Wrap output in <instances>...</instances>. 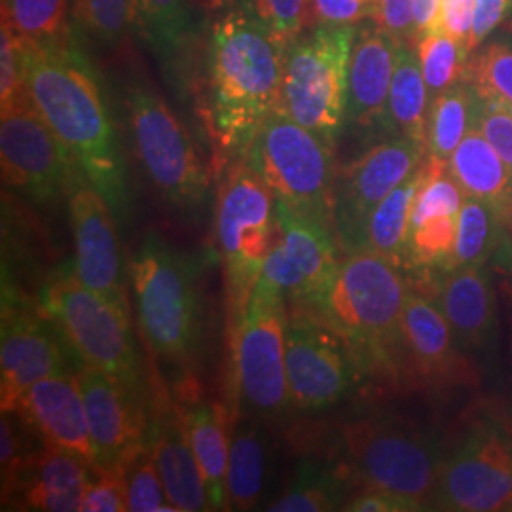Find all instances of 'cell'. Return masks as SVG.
<instances>
[{"instance_id":"cell-1","label":"cell","mask_w":512,"mask_h":512,"mask_svg":"<svg viewBox=\"0 0 512 512\" xmlns=\"http://www.w3.org/2000/svg\"><path fill=\"white\" fill-rule=\"evenodd\" d=\"M25 86L57 139L109 202L116 219H126V162L90 61L67 38L50 44L25 40Z\"/></svg>"},{"instance_id":"cell-2","label":"cell","mask_w":512,"mask_h":512,"mask_svg":"<svg viewBox=\"0 0 512 512\" xmlns=\"http://www.w3.org/2000/svg\"><path fill=\"white\" fill-rule=\"evenodd\" d=\"M285 48L241 4L215 19L207 52V124L226 162L245 158L281 109Z\"/></svg>"},{"instance_id":"cell-3","label":"cell","mask_w":512,"mask_h":512,"mask_svg":"<svg viewBox=\"0 0 512 512\" xmlns=\"http://www.w3.org/2000/svg\"><path fill=\"white\" fill-rule=\"evenodd\" d=\"M128 274L148 349L190 374L203 338L200 274L194 258L148 234L131 255Z\"/></svg>"},{"instance_id":"cell-4","label":"cell","mask_w":512,"mask_h":512,"mask_svg":"<svg viewBox=\"0 0 512 512\" xmlns=\"http://www.w3.org/2000/svg\"><path fill=\"white\" fill-rule=\"evenodd\" d=\"M406 296L399 266L370 249H359L340 262L327 293L304 310L336 330L357 359L387 363L403 344Z\"/></svg>"},{"instance_id":"cell-5","label":"cell","mask_w":512,"mask_h":512,"mask_svg":"<svg viewBox=\"0 0 512 512\" xmlns=\"http://www.w3.org/2000/svg\"><path fill=\"white\" fill-rule=\"evenodd\" d=\"M38 306L61 330L84 365L105 372L141 397H150V376L137 351L129 311L84 285L73 260L46 279Z\"/></svg>"},{"instance_id":"cell-6","label":"cell","mask_w":512,"mask_h":512,"mask_svg":"<svg viewBox=\"0 0 512 512\" xmlns=\"http://www.w3.org/2000/svg\"><path fill=\"white\" fill-rule=\"evenodd\" d=\"M230 336L239 327L279 236L272 190L243 158L230 162L215 205Z\"/></svg>"},{"instance_id":"cell-7","label":"cell","mask_w":512,"mask_h":512,"mask_svg":"<svg viewBox=\"0 0 512 512\" xmlns=\"http://www.w3.org/2000/svg\"><path fill=\"white\" fill-rule=\"evenodd\" d=\"M126 109L133 150L150 184L184 217H200L211 198V175L188 129L143 80L129 84Z\"/></svg>"},{"instance_id":"cell-8","label":"cell","mask_w":512,"mask_h":512,"mask_svg":"<svg viewBox=\"0 0 512 512\" xmlns=\"http://www.w3.org/2000/svg\"><path fill=\"white\" fill-rule=\"evenodd\" d=\"M355 25L315 23L285 52L281 109L330 145L348 118Z\"/></svg>"},{"instance_id":"cell-9","label":"cell","mask_w":512,"mask_h":512,"mask_svg":"<svg viewBox=\"0 0 512 512\" xmlns=\"http://www.w3.org/2000/svg\"><path fill=\"white\" fill-rule=\"evenodd\" d=\"M334 145L298 124L283 109L256 133L245 162L272 190L275 202L308 219L332 224Z\"/></svg>"},{"instance_id":"cell-10","label":"cell","mask_w":512,"mask_h":512,"mask_svg":"<svg viewBox=\"0 0 512 512\" xmlns=\"http://www.w3.org/2000/svg\"><path fill=\"white\" fill-rule=\"evenodd\" d=\"M342 448L349 471L365 488L429 509L444 461L433 440L391 421L359 420L344 425Z\"/></svg>"},{"instance_id":"cell-11","label":"cell","mask_w":512,"mask_h":512,"mask_svg":"<svg viewBox=\"0 0 512 512\" xmlns=\"http://www.w3.org/2000/svg\"><path fill=\"white\" fill-rule=\"evenodd\" d=\"M287 317L283 293L258 279L232 336L239 403L260 418H281L293 403L287 380Z\"/></svg>"},{"instance_id":"cell-12","label":"cell","mask_w":512,"mask_h":512,"mask_svg":"<svg viewBox=\"0 0 512 512\" xmlns=\"http://www.w3.org/2000/svg\"><path fill=\"white\" fill-rule=\"evenodd\" d=\"M84 365L54 321L4 275L0 310V408L10 412L23 391Z\"/></svg>"},{"instance_id":"cell-13","label":"cell","mask_w":512,"mask_h":512,"mask_svg":"<svg viewBox=\"0 0 512 512\" xmlns=\"http://www.w3.org/2000/svg\"><path fill=\"white\" fill-rule=\"evenodd\" d=\"M0 165L4 184L42 205L67 198L82 173L27 90L0 105Z\"/></svg>"},{"instance_id":"cell-14","label":"cell","mask_w":512,"mask_h":512,"mask_svg":"<svg viewBox=\"0 0 512 512\" xmlns=\"http://www.w3.org/2000/svg\"><path fill=\"white\" fill-rule=\"evenodd\" d=\"M357 376L359 359L336 330L304 308L289 310L287 380L294 408L317 412L340 403Z\"/></svg>"},{"instance_id":"cell-15","label":"cell","mask_w":512,"mask_h":512,"mask_svg":"<svg viewBox=\"0 0 512 512\" xmlns=\"http://www.w3.org/2000/svg\"><path fill=\"white\" fill-rule=\"evenodd\" d=\"M427 156V148L391 137L368 148L334 179L332 224L344 253L365 249L366 224L378 203L403 184Z\"/></svg>"},{"instance_id":"cell-16","label":"cell","mask_w":512,"mask_h":512,"mask_svg":"<svg viewBox=\"0 0 512 512\" xmlns=\"http://www.w3.org/2000/svg\"><path fill=\"white\" fill-rule=\"evenodd\" d=\"M277 203L279 236L260 279L277 287L289 308H311L340 268L334 230Z\"/></svg>"},{"instance_id":"cell-17","label":"cell","mask_w":512,"mask_h":512,"mask_svg":"<svg viewBox=\"0 0 512 512\" xmlns=\"http://www.w3.org/2000/svg\"><path fill=\"white\" fill-rule=\"evenodd\" d=\"M429 509L494 512L512 509V440L476 431L442 461Z\"/></svg>"},{"instance_id":"cell-18","label":"cell","mask_w":512,"mask_h":512,"mask_svg":"<svg viewBox=\"0 0 512 512\" xmlns=\"http://www.w3.org/2000/svg\"><path fill=\"white\" fill-rule=\"evenodd\" d=\"M67 203L78 279L129 311L124 260L112 207L84 173L74 177Z\"/></svg>"},{"instance_id":"cell-19","label":"cell","mask_w":512,"mask_h":512,"mask_svg":"<svg viewBox=\"0 0 512 512\" xmlns=\"http://www.w3.org/2000/svg\"><path fill=\"white\" fill-rule=\"evenodd\" d=\"M76 376L90 423L95 473L120 469L147 444L150 397L137 395L92 366H80Z\"/></svg>"},{"instance_id":"cell-20","label":"cell","mask_w":512,"mask_h":512,"mask_svg":"<svg viewBox=\"0 0 512 512\" xmlns=\"http://www.w3.org/2000/svg\"><path fill=\"white\" fill-rule=\"evenodd\" d=\"M147 444L164 482L165 494L177 512L209 511L202 469L188 439L177 399L152 372L148 401Z\"/></svg>"},{"instance_id":"cell-21","label":"cell","mask_w":512,"mask_h":512,"mask_svg":"<svg viewBox=\"0 0 512 512\" xmlns=\"http://www.w3.org/2000/svg\"><path fill=\"white\" fill-rule=\"evenodd\" d=\"M8 414H14L31 429L44 446L71 452L95 471L90 423L76 372L50 376L31 385Z\"/></svg>"},{"instance_id":"cell-22","label":"cell","mask_w":512,"mask_h":512,"mask_svg":"<svg viewBox=\"0 0 512 512\" xmlns=\"http://www.w3.org/2000/svg\"><path fill=\"white\" fill-rule=\"evenodd\" d=\"M93 473L92 465L71 452L42 446L2 480V503L23 511H80Z\"/></svg>"},{"instance_id":"cell-23","label":"cell","mask_w":512,"mask_h":512,"mask_svg":"<svg viewBox=\"0 0 512 512\" xmlns=\"http://www.w3.org/2000/svg\"><path fill=\"white\" fill-rule=\"evenodd\" d=\"M401 44L378 25L357 29L348 82V120L355 128L389 131L387 101Z\"/></svg>"},{"instance_id":"cell-24","label":"cell","mask_w":512,"mask_h":512,"mask_svg":"<svg viewBox=\"0 0 512 512\" xmlns=\"http://www.w3.org/2000/svg\"><path fill=\"white\" fill-rule=\"evenodd\" d=\"M179 410L192 450L202 469L203 482L209 499V511H230L228 499V459L230 435L228 414L222 404L207 401L188 382L181 385Z\"/></svg>"},{"instance_id":"cell-25","label":"cell","mask_w":512,"mask_h":512,"mask_svg":"<svg viewBox=\"0 0 512 512\" xmlns=\"http://www.w3.org/2000/svg\"><path fill=\"white\" fill-rule=\"evenodd\" d=\"M437 300L461 346L482 348L492 340L495 296L482 266L448 270V275L440 281Z\"/></svg>"},{"instance_id":"cell-26","label":"cell","mask_w":512,"mask_h":512,"mask_svg":"<svg viewBox=\"0 0 512 512\" xmlns=\"http://www.w3.org/2000/svg\"><path fill=\"white\" fill-rule=\"evenodd\" d=\"M448 169L467 198L490 203L505 217L512 202V169L476 126L459 143Z\"/></svg>"},{"instance_id":"cell-27","label":"cell","mask_w":512,"mask_h":512,"mask_svg":"<svg viewBox=\"0 0 512 512\" xmlns=\"http://www.w3.org/2000/svg\"><path fill=\"white\" fill-rule=\"evenodd\" d=\"M454 332L439 304L408 291L403 313V346L423 374L446 372L454 363Z\"/></svg>"},{"instance_id":"cell-28","label":"cell","mask_w":512,"mask_h":512,"mask_svg":"<svg viewBox=\"0 0 512 512\" xmlns=\"http://www.w3.org/2000/svg\"><path fill=\"white\" fill-rule=\"evenodd\" d=\"M429 103V90L421 73L418 54L412 46L401 44L387 101L389 131H393L395 137L410 139L427 148Z\"/></svg>"},{"instance_id":"cell-29","label":"cell","mask_w":512,"mask_h":512,"mask_svg":"<svg viewBox=\"0 0 512 512\" xmlns=\"http://www.w3.org/2000/svg\"><path fill=\"white\" fill-rule=\"evenodd\" d=\"M135 27L167 69L177 71L192 38L186 0H133Z\"/></svg>"},{"instance_id":"cell-30","label":"cell","mask_w":512,"mask_h":512,"mask_svg":"<svg viewBox=\"0 0 512 512\" xmlns=\"http://www.w3.org/2000/svg\"><path fill=\"white\" fill-rule=\"evenodd\" d=\"M420 183L421 165L378 203L366 224L365 249L389 258L397 266L408 256L412 209Z\"/></svg>"},{"instance_id":"cell-31","label":"cell","mask_w":512,"mask_h":512,"mask_svg":"<svg viewBox=\"0 0 512 512\" xmlns=\"http://www.w3.org/2000/svg\"><path fill=\"white\" fill-rule=\"evenodd\" d=\"M475 86L461 82L435 95L427 116V156L448 164L469 129L476 126Z\"/></svg>"},{"instance_id":"cell-32","label":"cell","mask_w":512,"mask_h":512,"mask_svg":"<svg viewBox=\"0 0 512 512\" xmlns=\"http://www.w3.org/2000/svg\"><path fill=\"white\" fill-rule=\"evenodd\" d=\"M266 478V444L255 425L239 427L230 440L228 499L230 509L251 511L262 497Z\"/></svg>"},{"instance_id":"cell-33","label":"cell","mask_w":512,"mask_h":512,"mask_svg":"<svg viewBox=\"0 0 512 512\" xmlns=\"http://www.w3.org/2000/svg\"><path fill=\"white\" fill-rule=\"evenodd\" d=\"M505 217L494 205L465 198L458 220V239L448 270L465 266H482L499 245Z\"/></svg>"},{"instance_id":"cell-34","label":"cell","mask_w":512,"mask_h":512,"mask_svg":"<svg viewBox=\"0 0 512 512\" xmlns=\"http://www.w3.org/2000/svg\"><path fill=\"white\" fill-rule=\"evenodd\" d=\"M73 0H2V21L33 44L67 38V19Z\"/></svg>"},{"instance_id":"cell-35","label":"cell","mask_w":512,"mask_h":512,"mask_svg":"<svg viewBox=\"0 0 512 512\" xmlns=\"http://www.w3.org/2000/svg\"><path fill=\"white\" fill-rule=\"evenodd\" d=\"M418 59L425 78L429 99L467 82L471 52L467 42L448 37L444 33H431L418 42Z\"/></svg>"},{"instance_id":"cell-36","label":"cell","mask_w":512,"mask_h":512,"mask_svg":"<svg viewBox=\"0 0 512 512\" xmlns=\"http://www.w3.org/2000/svg\"><path fill=\"white\" fill-rule=\"evenodd\" d=\"M342 480L315 463H302L285 494L268 507L272 512H327L342 509Z\"/></svg>"},{"instance_id":"cell-37","label":"cell","mask_w":512,"mask_h":512,"mask_svg":"<svg viewBox=\"0 0 512 512\" xmlns=\"http://www.w3.org/2000/svg\"><path fill=\"white\" fill-rule=\"evenodd\" d=\"M120 469L126 480L129 512H177L167 499L148 444L133 452Z\"/></svg>"},{"instance_id":"cell-38","label":"cell","mask_w":512,"mask_h":512,"mask_svg":"<svg viewBox=\"0 0 512 512\" xmlns=\"http://www.w3.org/2000/svg\"><path fill=\"white\" fill-rule=\"evenodd\" d=\"M74 21L97 42L116 46L135 25L133 0H73Z\"/></svg>"},{"instance_id":"cell-39","label":"cell","mask_w":512,"mask_h":512,"mask_svg":"<svg viewBox=\"0 0 512 512\" xmlns=\"http://www.w3.org/2000/svg\"><path fill=\"white\" fill-rule=\"evenodd\" d=\"M239 4L262 21L285 50L311 23L315 25L311 0H241Z\"/></svg>"},{"instance_id":"cell-40","label":"cell","mask_w":512,"mask_h":512,"mask_svg":"<svg viewBox=\"0 0 512 512\" xmlns=\"http://www.w3.org/2000/svg\"><path fill=\"white\" fill-rule=\"evenodd\" d=\"M467 82L478 92L492 93L512 105V42L495 40L478 48L469 61Z\"/></svg>"},{"instance_id":"cell-41","label":"cell","mask_w":512,"mask_h":512,"mask_svg":"<svg viewBox=\"0 0 512 512\" xmlns=\"http://www.w3.org/2000/svg\"><path fill=\"white\" fill-rule=\"evenodd\" d=\"M459 215H440L421 220L410 228L408 256L416 264L448 266L456 249Z\"/></svg>"},{"instance_id":"cell-42","label":"cell","mask_w":512,"mask_h":512,"mask_svg":"<svg viewBox=\"0 0 512 512\" xmlns=\"http://www.w3.org/2000/svg\"><path fill=\"white\" fill-rule=\"evenodd\" d=\"M476 95V128L512 169V105L492 93L476 90Z\"/></svg>"},{"instance_id":"cell-43","label":"cell","mask_w":512,"mask_h":512,"mask_svg":"<svg viewBox=\"0 0 512 512\" xmlns=\"http://www.w3.org/2000/svg\"><path fill=\"white\" fill-rule=\"evenodd\" d=\"M25 40L2 21L0 31V105L25 92Z\"/></svg>"},{"instance_id":"cell-44","label":"cell","mask_w":512,"mask_h":512,"mask_svg":"<svg viewBox=\"0 0 512 512\" xmlns=\"http://www.w3.org/2000/svg\"><path fill=\"white\" fill-rule=\"evenodd\" d=\"M86 490L80 512H126L128 511V492L122 469H110L95 473Z\"/></svg>"},{"instance_id":"cell-45","label":"cell","mask_w":512,"mask_h":512,"mask_svg":"<svg viewBox=\"0 0 512 512\" xmlns=\"http://www.w3.org/2000/svg\"><path fill=\"white\" fill-rule=\"evenodd\" d=\"M372 19L387 35L408 46H416L414 0H378Z\"/></svg>"},{"instance_id":"cell-46","label":"cell","mask_w":512,"mask_h":512,"mask_svg":"<svg viewBox=\"0 0 512 512\" xmlns=\"http://www.w3.org/2000/svg\"><path fill=\"white\" fill-rule=\"evenodd\" d=\"M511 12L512 0H475L473 27L467 44L469 52L475 54L480 46H484V40L494 33Z\"/></svg>"},{"instance_id":"cell-47","label":"cell","mask_w":512,"mask_h":512,"mask_svg":"<svg viewBox=\"0 0 512 512\" xmlns=\"http://www.w3.org/2000/svg\"><path fill=\"white\" fill-rule=\"evenodd\" d=\"M315 23L355 25L361 19L372 18V8L359 0H311Z\"/></svg>"},{"instance_id":"cell-48","label":"cell","mask_w":512,"mask_h":512,"mask_svg":"<svg viewBox=\"0 0 512 512\" xmlns=\"http://www.w3.org/2000/svg\"><path fill=\"white\" fill-rule=\"evenodd\" d=\"M475 0H442L440 33L469 44Z\"/></svg>"},{"instance_id":"cell-49","label":"cell","mask_w":512,"mask_h":512,"mask_svg":"<svg viewBox=\"0 0 512 512\" xmlns=\"http://www.w3.org/2000/svg\"><path fill=\"white\" fill-rule=\"evenodd\" d=\"M349 512H414L418 511L410 501L399 495L387 494L382 490L365 488L363 492L353 495L342 507Z\"/></svg>"},{"instance_id":"cell-50","label":"cell","mask_w":512,"mask_h":512,"mask_svg":"<svg viewBox=\"0 0 512 512\" xmlns=\"http://www.w3.org/2000/svg\"><path fill=\"white\" fill-rule=\"evenodd\" d=\"M440 10H442V0H414L416 46L420 38L425 35L440 33Z\"/></svg>"},{"instance_id":"cell-51","label":"cell","mask_w":512,"mask_h":512,"mask_svg":"<svg viewBox=\"0 0 512 512\" xmlns=\"http://www.w3.org/2000/svg\"><path fill=\"white\" fill-rule=\"evenodd\" d=\"M505 224L509 226V230L512 232V202L509 205V209H507V213H505Z\"/></svg>"},{"instance_id":"cell-52","label":"cell","mask_w":512,"mask_h":512,"mask_svg":"<svg viewBox=\"0 0 512 512\" xmlns=\"http://www.w3.org/2000/svg\"><path fill=\"white\" fill-rule=\"evenodd\" d=\"M361 4H365V6H368V8H372V14H374V6H376V2L378 0H359Z\"/></svg>"}]
</instances>
